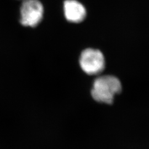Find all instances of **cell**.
I'll return each instance as SVG.
<instances>
[{
  "mask_svg": "<svg viewBox=\"0 0 149 149\" xmlns=\"http://www.w3.org/2000/svg\"><path fill=\"white\" fill-rule=\"evenodd\" d=\"M121 91L122 84L117 77L111 75H105L95 80L91 95L96 102L111 104L114 96L120 93Z\"/></svg>",
  "mask_w": 149,
  "mask_h": 149,
  "instance_id": "1",
  "label": "cell"
},
{
  "mask_svg": "<svg viewBox=\"0 0 149 149\" xmlns=\"http://www.w3.org/2000/svg\"><path fill=\"white\" fill-rule=\"evenodd\" d=\"M81 68L89 75L101 73L105 67L103 54L99 50L88 48L81 54L79 60Z\"/></svg>",
  "mask_w": 149,
  "mask_h": 149,
  "instance_id": "2",
  "label": "cell"
},
{
  "mask_svg": "<svg viewBox=\"0 0 149 149\" xmlns=\"http://www.w3.org/2000/svg\"><path fill=\"white\" fill-rule=\"evenodd\" d=\"M43 12L39 1L24 0L21 7V23L26 27H36L43 18Z\"/></svg>",
  "mask_w": 149,
  "mask_h": 149,
  "instance_id": "3",
  "label": "cell"
},
{
  "mask_svg": "<svg viewBox=\"0 0 149 149\" xmlns=\"http://www.w3.org/2000/svg\"><path fill=\"white\" fill-rule=\"evenodd\" d=\"M64 13L66 19L71 23H79L86 17L85 7L76 0H66L64 2Z\"/></svg>",
  "mask_w": 149,
  "mask_h": 149,
  "instance_id": "4",
  "label": "cell"
}]
</instances>
